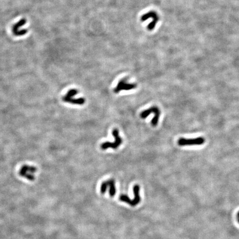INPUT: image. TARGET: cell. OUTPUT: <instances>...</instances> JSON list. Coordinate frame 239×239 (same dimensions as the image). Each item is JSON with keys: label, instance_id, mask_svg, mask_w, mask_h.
<instances>
[{"label": "cell", "instance_id": "obj_1", "mask_svg": "<svg viewBox=\"0 0 239 239\" xmlns=\"http://www.w3.org/2000/svg\"><path fill=\"white\" fill-rule=\"evenodd\" d=\"M151 114H154V117L151 121V125L153 127H155L159 123V119L161 116V110L158 107L156 106H153L149 109L143 111L140 114V118L144 119Z\"/></svg>", "mask_w": 239, "mask_h": 239}, {"label": "cell", "instance_id": "obj_2", "mask_svg": "<svg viewBox=\"0 0 239 239\" xmlns=\"http://www.w3.org/2000/svg\"><path fill=\"white\" fill-rule=\"evenodd\" d=\"M112 136L115 138L114 142L107 141L103 143L100 146L101 150H106L108 148L116 150L122 143V139L119 135V131L117 129H114L112 131Z\"/></svg>", "mask_w": 239, "mask_h": 239}, {"label": "cell", "instance_id": "obj_3", "mask_svg": "<svg viewBox=\"0 0 239 239\" xmlns=\"http://www.w3.org/2000/svg\"><path fill=\"white\" fill-rule=\"evenodd\" d=\"M100 191L103 194L108 193L110 196H114L116 193L115 181L112 179L104 181L101 184Z\"/></svg>", "mask_w": 239, "mask_h": 239}, {"label": "cell", "instance_id": "obj_4", "mask_svg": "<svg viewBox=\"0 0 239 239\" xmlns=\"http://www.w3.org/2000/svg\"><path fill=\"white\" fill-rule=\"evenodd\" d=\"M205 141L204 138L203 137H198L193 138H179L178 141V144L180 146H199L204 144Z\"/></svg>", "mask_w": 239, "mask_h": 239}, {"label": "cell", "instance_id": "obj_5", "mask_svg": "<svg viewBox=\"0 0 239 239\" xmlns=\"http://www.w3.org/2000/svg\"><path fill=\"white\" fill-rule=\"evenodd\" d=\"M137 87L136 83H127L126 79H122L118 81L117 86L114 89V92L118 94L122 90H131L134 89Z\"/></svg>", "mask_w": 239, "mask_h": 239}, {"label": "cell", "instance_id": "obj_6", "mask_svg": "<svg viewBox=\"0 0 239 239\" xmlns=\"http://www.w3.org/2000/svg\"><path fill=\"white\" fill-rule=\"evenodd\" d=\"M37 171V168L34 167L28 166H24L21 168L20 171V174L22 177H24L29 180H33L34 176L31 173H35Z\"/></svg>", "mask_w": 239, "mask_h": 239}, {"label": "cell", "instance_id": "obj_7", "mask_svg": "<svg viewBox=\"0 0 239 239\" xmlns=\"http://www.w3.org/2000/svg\"><path fill=\"white\" fill-rule=\"evenodd\" d=\"M140 188L138 185H135L133 187V192L134 197L133 199L130 200L127 203L128 204L130 205L132 207H135L139 204V203L141 201V197L140 196Z\"/></svg>", "mask_w": 239, "mask_h": 239}, {"label": "cell", "instance_id": "obj_8", "mask_svg": "<svg viewBox=\"0 0 239 239\" xmlns=\"http://www.w3.org/2000/svg\"><path fill=\"white\" fill-rule=\"evenodd\" d=\"M73 97H67L66 96H64L62 98L63 101L70 103V104H74V105H82L85 104V99L84 98H78V99H74Z\"/></svg>", "mask_w": 239, "mask_h": 239}, {"label": "cell", "instance_id": "obj_9", "mask_svg": "<svg viewBox=\"0 0 239 239\" xmlns=\"http://www.w3.org/2000/svg\"><path fill=\"white\" fill-rule=\"evenodd\" d=\"M27 21L25 18H22L20 21H19L17 23L15 24L13 27H12V32L14 33V35H16L17 34L18 32H19V29L21 27H22L26 24Z\"/></svg>", "mask_w": 239, "mask_h": 239}, {"label": "cell", "instance_id": "obj_10", "mask_svg": "<svg viewBox=\"0 0 239 239\" xmlns=\"http://www.w3.org/2000/svg\"><path fill=\"white\" fill-rule=\"evenodd\" d=\"M237 222H238L239 224V211L238 212L237 214Z\"/></svg>", "mask_w": 239, "mask_h": 239}]
</instances>
